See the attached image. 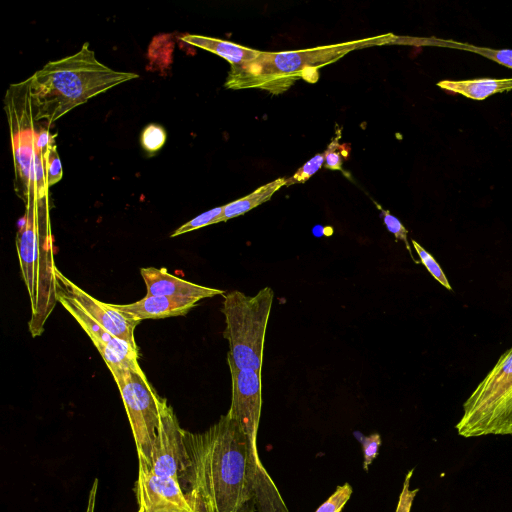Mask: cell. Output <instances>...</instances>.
<instances>
[{
    "mask_svg": "<svg viewBox=\"0 0 512 512\" xmlns=\"http://www.w3.org/2000/svg\"><path fill=\"white\" fill-rule=\"evenodd\" d=\"M181 486L197 512H288L239 423L228 413L201 433L185 430Z\"/></svg>",
    "mask_w": 512,
    "mask_h": 512,
    "instance_id": "cell-1",
    "label": "cell"
},
{
    "mask_svg": "<svg viewBox=\"0 0 512 512\" xmlns=\"http://www.w3.org/2000/svg\"><path fill=\"white\" fill-rule=\"evenodd\" d=\"M138 77L101 63L86 42L75 54L46 63L26 83L35 121L51 124L89 99Z\"/></svg>",
    "mask_w": 512,
    "mask_h": 512,
    "instance_id": "cell-2",
    "label": "cell"
},
{
    "mask_svg": "<svg viewBox=\"0 0 512 512\" xmlns=\"http://www.w3.org/2000/svg\"><path fill=\"white\" fill-rule=\"evenodd\" d=\"M397 39V36L388 33L297 51H261L256 59L231 66L225 87L228 89L258 88L272 94H280L300 78L309 82L317 81L319 68L339 60L351 51L394 43Z\"/></svg>",
    "mask_w": 512,
    "mask_h": 512,
    "instance_id": "cell-3",
    "label": "cell"
},
{
    "mask_svg": "<svg viewBox=\"0 0 512 512\" xmlns=\"http://www.w3.org/2000/svg\"><path fill=\"white\" fill-rule=\"evenodd\" d=\"M274 292L265 287L253 296L238 290L224 295V338L228 341L227 363L261 373L266 328Z\"/></svg>",
    "mask_w": 512,
    "mask_h": 512,
    "instance_id": "cell-4",
    "label": "cell"
},
{
    "mask_svg": "<svg viewBox=\"0 0 512 512\" xmlns=\"http://www.w3.org/2000/svg\"><path fill=\"white\" fill-rule=\"evenodd\" d=\"M456 430L466 438L512 435V347L463 403Z\"/></svg>",
    "mask_w": 512,
    "mask_h": 512,
    "instance_id": "cell-5",
    "label": "cell"
},
{
    "mask_svg": "<svg viewBox=\"0 0 512 512\" xmlns=\"http://www.w3.org/2000/svg\"><path fill=\"white\" fill-rule=\"evenodd\" d=\"M5 110L10 126L16 182L26 202L46 196V155L38 147L35 119L25 81L12 84L5 97Z\"/></svg>",
    "mask_w": 512,
    "mask_h": 512,
    "instance_id": "cell-6",
    "label": "cell"
},
{
    "mask_svg": "<svg viewBox=\"0 0 512 512\" xmlns=\"http://www.w3.org/2000/svg\"><path fill=\"white\" fill-rule=\"evenodd\" d=\"M112 376L119 388L132 429L139 468L148 470L161 411L167 400L156 393L142 370L123 368Z\"/></svg>",
    "mask_w": 512,
    "mask_h": 512,
    "instance_id": "cell-7",
    "label": "cell"
},
{
    "mask_svg": "<svg viewBox=\"0 0 512 512\" xmlns=\"http://www.w3.org/2000/svg\"><path fill=\"white\" fill-rule=\"evenodd\" d=\"M184 434L185 430L166 402L153 441L148 471L175 478L181 485L187 462Z\"/></svg>",
    "mask_w": 512,
    "mask_h": 512,
    "instance_id": "cell-8",
    "label": "cell"
},
{
    "mask_svg": "<svg viewBox=\"0 0 512 512\" xmlns=\"http://www.w3.org/2000/svg\"><path fill=\"white\" fill-rule=\"evenodd\" d=\"M231 374L232 396L228 414L235 419L256 446L261 416V373L253 369H239L228 363Z\"/></svg>",
    "mask_w": 512,
    "mask_h": 512,
    "instance_id": "cell-9",
    "label": "cell"
},
{
    "mask_svg": "<svg viewBox=\"0 0 512 512\" xmlns=\"http://www.w3.org/2000/svg\"><path fill=\"white\" fill-rule=\"evenodd\" d=\"M135 494L138 512H197L177 479L143 468H139Z\"/></svg>",
    "mask_w": 512,
    "mask_h": 512,
    "instance_id": "cell-10",
    "label": "cell"
},
{
    "mask_svg": "<svg viewBox=\"0 0 512 512\" xmlns=\"http://www.w3.org/2000/svg\"><path fill=\"white\" fill-rule=\"evenodd\" d=\"M55 275L60 291L76 302L88 315L112 335L138 349L134 338V330L140 321L127 317L115 309L110 303H104L95 299L65 277L58 269H56Z\"/></svg>",
    "mask_w": 512,
    "mask_h": 512,
    "instance_id": "cell-11",
    "label": "cell"
},
{
    "mask_svg": "<svg viewBox=\"0 0 512 512\" xmlns=\"http://www.w3.org/2000/svg\"><path fill=\"white\" fill-rule=\"evenodd\" d=\"M37 208V203H27L24 226L17 241L21 272L31 299L33 317L37 313L40 299V272L38 268L40 267L38 262L40 244Z\"/></svg>",
    "mask_w": 512,
    "mask_h": 512,
    "instance_id": "cell-12",
    "label": "cell"
},
{
    "mask_svg": "<svg viewBox=\"0 0 512 512\" xmlns=\"http://www.w3.org/2000/svg\"><path fill=\"white\" fill-rule=\"evenodd\" d=\"M140 273L146 284L148 296H164L197 303L202 299L224 294L223 290L202 286L174 276L164 267L141 268Z\"/></svg>",
    "mask_w": 512,
    "mask_h": 512,
    "instance_id": "cell-13",
    "label": "cell"
},
{
    "mask_svg": "<svg viewBox=\"0 0 512 512\" xmlns=\"http://www.w3.org/2000/svg\"><path fill=\"white\" fill-rule=\"evenodd\" d=\"M196 302L164 296H148L130 304H111L115 309L137 321L186 315Z\"/></svg>",
    "mask_w": 512,
    "mask_h": 512,
    "instance_id": "cell-14",
    "label": "cell"
},
{
    "mask_svg": "<svg viewBox=\"0 0 512 512\" xmlns=\"http://www.w3.org/2000/svg\"><path fill=\"white\" fill-rule=\"evenodd\" d=\"M57 301L76 319L91 340H98L110 347L121 357L132 362H138V349L108 332L76 302L60 290L57 292Z\"/></svg>",
    "mask_w": 512,
    "mask_h": 512,
    "instance_id": "cell-15",
    "label": "cell"
},
{
    "mask_svg": "<svg viewBox=\"0 0 512 512\" xmlns=\"http://www.w3.org/2000/svg\"><path fill=\"white\" fill-rule=\"evenodd\" d=\"M441 89L460 94L474 100H484L494 94L512 90L511 78H480L468 80H441L437 83Z\"/></svg>",
    "mask_w": 512,
    "mask_h": 512,
    "instance_id": "cell-16",
    "label": "cell"
},
{
    "mask_svg": "<svg viewBox=\"0 0 512 512\" xmlns=\"http://www.w3.org/2000/svg\"><path fill=\"white\" fill-rule=\"evenodd\" d=\"M181 39L185 43L210 51L226 59L231 66L250 62L256 59L261 53L259 50L203 35L185 34Z\"/></svg>",
    "mask_w": 512,
    "mask_h": 512,
    "instance_id": "cell-17",
    "label": "cell"
},
{
    "mask_svg": "<svg viewBox=\"0 0 512 512\" xmlns=\"http://www.w3.org/2000/svg\"><path fill=\"white\" fill-rule=\"evenodd\" d=\"M405 42L409 44L451 48L476 53L500 65L512 69V49H493L489 47L469 44L466 42H459L451 39H441L436 37L407 38V41Z\"/></svg>",
    "mask_w": 512,
    "mask_h": 512,
    "instance_id": "cell-18",
    "label": "cell"
},
{
    "mask_svg": "<svg viewBox=\"0 0 512 512\" xmlns=\"http://www.w3.org/2000/svg\"><path fill=\"white\" fill-rule=\"evenodd\" d=\"M287 180L283 177L277 178L257 188L249 195L224 205L221 222L240 216L268 201L276 191L282 186L287 185Z\"/></svg>",
    "mask_w": 512,
    "mask_h": 512,
    "instance_id": "cell-19",
    "label": "cell"
},
{
    "mask_svg": "<svg viewBox=\"0 0 512 512\" xmlns=\"http://www.w3.org/2000/svg\"><path fill=\"white\" fill-rule=\"evenodd\" d=\"M224 205L208 210L177 228L170 237H176L196 229L221 222Z\"/></svg>",
    "mask_w": 512,
    "mask_h": 512,
    "instance_id": "cell-20",
    "label": "cell"
},
{
    "mask_svg": "<svg viewBox=\"0 0 512 512\" xmlns=\"http://www.w3.org/2000/svg\"><path fill=\"white\" fill-rule=\"evenodd\" d=\"M416 253L418 254L421 263L426 267L429 273L446 289L452 290L449 280L443 272L441 266L437 263L435 258L425 250L417 241H411Z\"/></svg>",
    "mask_w": 512,
    "mask_h": 512,
    "instance_id": "cell-21",
    "label": "cell"
},
{
    "mask_svg": "<svg viewBox=\"0 0 512 512\" xmlns=\"http://www.w3.org/2000/svg\"><path fill=\"white\" fill-rule=\"evenodd\" d=\"M166 137V131L162 126L149 124L142 130L140 142L147 152H156L163 147Z\"/></svg>",
    "mask_w": 512,
    "mask_h": 512,
    "instance_id": "cell-22",
    "label": "cell"
},
{
    "mask_svg": "<svg viewBox=\"0 0 512 512\" xmlns=\"http://www.w3.org/2000/svg\"><path fill=\"white\" fill-rule=\"evenodd\" d=\"M378 208L381 211L380 215L383 219V222L387 230L395 236L396 240H401L404 242L412 260L415 263H419L416 261L412 254V250L408 241V230L404 227L400 220L394 215H392L388 210H384L380 206H378Z\"/></svg>",
    "mask_w": 512,
    "mask_h": 512,
    "instance_id": "cell-23",
    "label": "cell"
},
{
    "mask_svg": "<svg viewBox=\"0 0 512 512\" xmlns=\"http://www.w3.org/2000/svg\"><path fill=\"white\" fill-rule=\"evenodd\" d=\"M352 487L349 483L337 486L334 493L320 505L316 512H341L352 494Z\"/></svg>",
    "mask_w": 512,
    "mask_h": 512,
    "instance_id": "cell-24",
    "label": "cell"
},
{
    "mask_svg": "<svg viewBox=\"0 0 512 512\" xmlns=\"http://www.w3.org/2000/svg\"><path fill=\"white\" fill-rule=\"evenodd\" d=\"M325 162V151L320 154H316L309 161H307L302 167H300L294 175L287 180V185L294 183H303L307 181L314 173H316L323 163Z\"/></svg>",
    "mask_w": 512,
    "mask_h": 512,
    "instance_id": "cell-25",
    "label": "cell"
},
{
    "mask_svg": "<svg viewBox=\"0 0 512 512\" xmlns=\"http://www.w3.org/2000/svg\"><path fill=\"white\" fill-rule=\"evenodd\" d=\"M45 174L48 187L56 184L62 178V165L56 145H54L46 155Z\"/></svg>",
    "mask_w": 512,
    "mask_h": 512,
    "instance_id": "cell-26",
    "label": "cell"
},
{
    "mask_svg": "<svg viewBox=\"0 0 512 512\" xmlns=\"http://www.w3.org/2000/svg\"><path fill=\"white\" fill-rule=\"evenodd\" d=\"M363 449V468L365 471H368L369 465L376 458L379 447L381 445V437L378 433L371 434L369 436H364L360 440Z\"/></svg>",
    "mask_w": 512,
    "mask_h": 512,
    "instance_id": "cell-27",
    "label": "cell"
},
{
    "mask_svg": "<svg viewBox=\"0 0 512 512\" xmlns=\"http://www.w3.org/2000/svg\"><path fill=\"white\" fill-rule=\"evenodd\" d=\"M343 153L347 154V151L343 150V146L337 142L336 138L325 150V167L332 170L341 169Z\"/></svg>",
    "mask_w": 512,
    "mask_h": 512,
    "instance_id": "cell-28",
    "label": "cell"
},
{
    "mask_svg": "<svg viewBox=\"0 0 512 512\" xmlns=\"http://www.w3.org/2000/svg\"><path fill=\"white\" fill-rule=\"evenodd\" d=\"M412 475V471H410L406 477V481L402 490V493L400 495V499L398 502V506L396 509V512H409L412 500L414 498L415 493L417 490L410 491L409 488V478Z\"/></svg>",
    "mask_w": 512,
    "mask_h": 512,
    "instance_id": "cell-29",
    "label": "cell"
},
{
    "mask_svg": "<svg viewBox=\"0 0 512 512\" xmlns=\"http://www.w3.org/2000/svg\"><path fill=\"white\" fill-rule=\"evenodd\" d=\"M97 486H98V480L95 479L93 482V485L91 487L90 493H89V499H88V505L86 512H94L95 508V502H96V494H97Z\"/></svg>",
    "mask_w": 512,
    "mask_h": 512,
    "instance_id": "cell-30",
    "label": "cell"
}]
</instances>
